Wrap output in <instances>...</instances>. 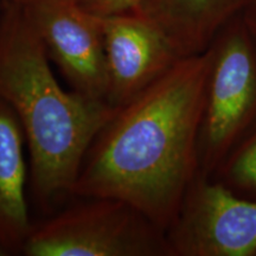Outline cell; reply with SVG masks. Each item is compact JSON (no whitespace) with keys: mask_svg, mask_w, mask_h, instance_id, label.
<instances>
[{"mask_svg":"<svg viewBox=\"0 0 256 256\" xmlns=\"http://www.w3.org/2000/svg\"><path fill=\"white\" fill-rule=\"evenodd\" d=\"M165 236L170 256H256V200L198 174Z\"/></svg>","mask_w":256,"mask_h":256,"instance_id":"obj_5","label":"cell"},{"mask_svg":"<svg viewBox=\"0 0 256 256\" xmlns=\"http://www.w3.org/2000/svg\"><path fill=\"white\" fill-rule=\"evenodd\" d=\"M17 0H0V98L23 127L31 188L42 206L70 194L89 146L119 108L60 87Z\"/></svg>","mask_w":256,"mask_h":256,"instance_id":"obj_2","label":"cell"},{"mask_svg":"<svg viewBox=\"0 0 256 256\" xmlns=\"http://www.w3.org/2000/svg\"><path fill=\"white\" fill-rule=\"evenodd\" d=\"M76 2H82V0H76Z\"/></svg>","mask_w":256,"mask_h":256,"instance_id":"obj_14","label":"cell"},{"mask_svg":"<svg viewBox=\"0 0 256 256\" xmlns=\"http://www.w3.org/2000/svg\"><path fill=\"white\" fill-rule=\"evenodd\" d=\"M252 0H142L134 12L152 22L180 57L206 50Z\"/></svg>","mask_w":256,"mask_h":256,"instance_id":"obj_8","label":"cell"},{"mask_svg":"<svg viewBox=\"0 0 256 256\" xmlns=\"http://www.w3.org/2000/svg\"><path fill=\"white\" fill-rule=\"evenodd\" d=\"M17 2L72 89L106 101L108 76L101 18L76 0Z\"/></svg>","mask_w":256,"mask_h":256,"instance_id":"obj_6","label":"cell"},{"mask_svg":"<svg viewBox=\"0 0 256 256\" xmlns=\"http://www.w3.org/2000/svg\"><path fill=\"white\" fill-rule=\"evenodd\" d=\"M211 178L240 196L256 200V124L232 147Z\"/></svg>","mask_w":256,"mask_h":256,"instance_id":"obj_10","label":"cell"},{"mask_svg":"<svg viewBox=\"0 0 256 256\" xmlns=\"http://www.w3.org/2000/svg\"><path fill=\"white\" fill-rule=\"evenodd\" d=\"M5 255H8V252H6L5 249L2 247V246H0V256H5Z\"/></svg>","mask_w":256,"mask_h":256,"instance_id":"obj_13","label":"cell"},{"mask_svg":"<svg viewBox=\"0 0 256 256\" xmlns=\"http://www.w3.org/2000/svg\"><path fill=\"white\" fill-rule=\"evenodd\" d=\"M242 17L244 19L246 24H247L248 28L252 34V36H254L256 40V0H252V2H249L247 8L243 11Z\"/></svg>","mask_w":256,"mask_h":256,"instance_id":"obj_12","label":"cell"},{"mask_svg":"<svg viewBox=\"0 0 256 256\" xmlns=\"http://www.w3.org/2000/svg\"><path fill=\"white\" fill-rule=\"evenodd\" d=\"M100 18L108 76L106 101L120 108L182 57L165 34L136 12Z\"/></svg>","mask_w":256,"mask_h":256,"instance_id":"obj_7","label":"cell"},{"mask_svg":"<svg viewBox=\"0 0 256 256\" xmlns=\"http://www.w3.org/2000/svg\"><path fill=\"white\" fill-rule=\"evenodd\" d=\"M211 66L198 142L200 174L211 177L256 124V40L242 14L209 46Z\"/></svg>","mask_w":256,"mask_h":256,"instance_id":"obj_4","label":"cell"},{"mask_svg":"<svg viewBox=\"0 0 256 256\" xmlns=\"http://www.w3.org/2000/svg\"><path fill=\"white\" fill-rule=\"evenodd\" d=\"M25 146L20 121L0 98V246L8 255L22 252L34 226L26 202Z\"/></svg>","mask_w":256,"mask_h":256,"instance_id":"obj_9","label":"cell"},{"mask_svg":"<svg viewBox=\"0 0 256 256\" xmlns=\"http://www.w3.org/2000/svg\"><path fill=\"white\" fill-rule=\"evenodd\" d=\"M142 0H82L81 5L98 17L134 12Z\"/></svg>","mask_w":256,"mask_h":256,"instance_id":"obj_11","label":"cell"},{"mask_svg":"<svg viewBox=\"0 0 256 256\" xmlns=\"http://www.w3.org/2000/svg\"><path fill=\"white\" fill-rule=\"evenodd\" d=\"M26 256H170L165 232L127 202L81 198L32 226Z\"/></svg>","mask_w":256,"mask_h":256,"instance_id":"obj_3","label":"cell"},{"mask_svg":"<svg viewBox=\"0 0 256 256\" xmlns=\"http://www.w3.org/2000/svg\"><path fill=\"white\" fill-rule=\"evenodd\" d=\"M211 50L182 57L120 107L89 146L70 194L127 202L166 232L200 174Z\"/></svg>","mask_w":256,"mask_h":256,"instance_id":"obj_1","label":"cell"}]
</instances>
